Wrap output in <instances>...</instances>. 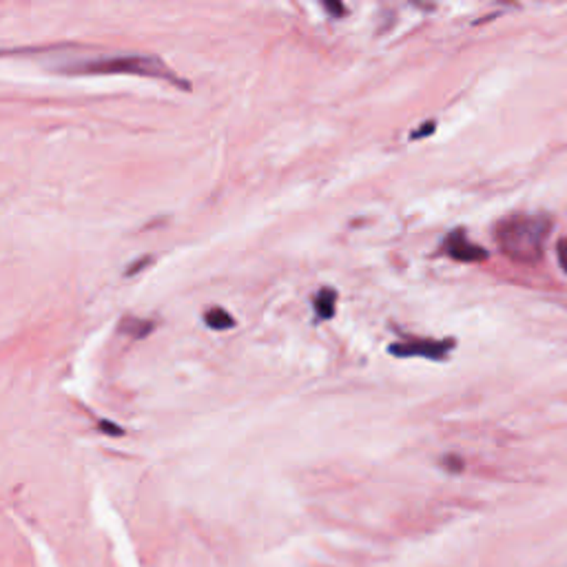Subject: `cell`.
<instances>
[{"label":"cell","mask_w":567,"mask_h":567,"mask_svg":"<svg viewBox=\"0 0 567 567\" xmlns=\"http://www.w3.org/2000/svg\"><path fill=\"white\" fill-rule=\"evenodd\" d=\"M552 233V220L543 213H516L499 222L494 237L501 251L518 264H536L543 257L545 242Z\"/></svg>","instance_id":"6da1fadb"},{"label":"cell","mask_w":567,"mask_h":567,"mask_svg":"<svg viewBox=\"0 0 567 567\" xmlns=\"http://www.w3.org/2000/svg\"><path fill=\"white\" fill-rule=\"evenodd\" d=\"M82 73H133V75H147V78H164L177 82V78L171 73L160 58L153 56H118L106 60H94L80 67Z\"/></svg>","instance_id":"7a4b0ae2"},{"label":"cell","mask_w":567,"mask_h":567,"mask_svg":"<svg viewBox=\"0 0 567 567\" xmlns=\"http://www.w3.org/2000/svg\"><path fill=\"white\" fill-rule=\"evenodd\" d=\"M452 348H454L452 339H404L390 344L388 352L394 357H425L441 361L448 357Z\"/></svg>","instance_id":"3957f363"},{"label":"cell","mask_w":567,"mask_h":567,"mask_svg":"<svg viewBox=\"0 0 567 567\" xmlns=\"http://www.w3.org/2000/svg\"><path fill=\"white\" fill-rule=\"evenodd\" d=\"M443 251L452 259H456V262H483V259H487V251L481 249L479 244L470 242L461 228H456V231L448 235L446 244H443Z\"/></svg>","instance_id":"277c9868"},{"label":"cell","mask_w":567,"mask_h":567,"mask_svg":"<svg viewBox=\"0 0 567 567\" xmlns=\"http://www.w3.org/2000/svg\"><path fill=\"white\" fill-rule=\"evenodd\" d=\"M335 306H337V293L332 288H321L315 295V311L319 319H330L335 315Z\"/></svg>","instance_id":"5b68a950"},{"label":"cell","mask_w":567,"mask_h":567,"mask_svg":"<svg viewBox=\"0 0 567 567\" xmlns=\"http://www.w3.org/2000/svg\"><path fill=\"white\" fill-rule=\"evenodd\" d=\"M204 321H206V326L213 328V330H228V328H233L235 326V321L233 317L228 315L224 309H213L204 315Z\"/></svg>","instance_id":"8992f818"},{"label":"cell","mask_w":567,"mask_h":567,"mask_svg":"<svg viewBox=\"0 0 567 567\" xmlns=\"http://www.w3.org/2000/svg\"><path fill=\"white\" fill-rule=\"evenodd\" d=\"M153 321H144V319H133V317H127L125 321H122V330L125 332H129V335H133V337H144V335H149L151 330H153Z\"/></svg>","instance_id":"52a82bcc"},{"label":"cell","mask_w":567,"mask_h":567,"mask_svg":"<svg viewBox=\"0 0 567 567\" xmlns=\"http://www.w3.org/2000/svg\"><path fill=\"white\" fill-rule=\"evenodd\" d=\"M556 257H559V264H561L563 273L567 275V237L559 242V247H556Z\"/></svg>","instance_id":"ba28073f"},{"label":"cell","mask_w":567,"mask_h":567,"mask_svg":"<svg viewBox=\"0 0 567 567\" xmlns=\"http://www.w3.org/2000/svg\"><path fill=\"white\" fill-rule=\"evenodd\" d=\"M116 423H111V421H100V430L102 432H109V435H116V437H120V435H125V430H122V428H113Z\"/></svg>","instance_id":"9c48e42d"},{"label":"cell","mask_w":567,"mask_h":567,"mask_svg":"<svg viewBox=\"0 0 567 567\" xmlns=\"http://www.w3.org/2000/svg\"><path fill=\"white\" fill-rule=\"evenodd\" d=\"M432 131H435V122H428V127H421V131H415V133H412V137L417 140V137L428 135V133H432Z\"/></svg>","instance_id":"30bf717a"}]
</instances>
